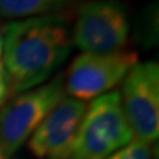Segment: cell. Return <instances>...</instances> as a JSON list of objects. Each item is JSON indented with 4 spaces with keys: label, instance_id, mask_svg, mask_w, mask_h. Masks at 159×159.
<instances>
[{
    "label": "cell",
    "instance_id": "6",
    "mask_svg": "<svg viewBox=\"0 0 159 159\" xmlns=\"http://www.w3.org/2000/svg\"><path fill=\"white\" fill-rule=\"evenodd\" d=\"M134 138L152 145L159 137V65L137 62L127 72L119 93Z\"/></svg>",
    "mask_w": 159,
    "mask_h": 159
},
{
    "label": "cell",
    "instance_id": "5",
    "mask_svg": "<svg viewBox=\"0 0 159 159\" xmlns=\"http://www.w3.org/2000/svg\"><path fill=\"white\" fill-rule=\"evenodd\" d=\"M137 62V52L126 49L103 54L81 53L69 66L64 90L78 101H92L121 84Z\"/></svg>",
    "mask_w": 159,
    "mask_h": 159
},
{
    "label": "cell",
    "instance_id": "2",
    "mask_svg": "<svg viewBox=\"0 0 159 159\" xmlns=\"http://www.w3.org/2000/svg\"><path fill=\"white\" fill-rule=\"evenodd\" d=\"M134 134L118 92H109L86 105L74 141L72 159H106L129 145Z\"/></svg>",
    "mask_w": 159,
    "mask_h": 159
},
{
    "label": "cell",
    "instance_id": "9",
    "mask_svg": "<svg viewBox=\"0 0 159 159\" xmlns=\"http://www.w3.org/2000/svg\"><path fill=\"white\" fill-rule=\"evenodd\" d=\"M9 96V86H8V80L6 70L3 68V64L0 61V109L6 103L7 98Z\"/></svg>",
    "mask_w": 159,
    "mask_h": 159
},
{
    "label": "cell",
    "instance_id": "1",
    "mask_svg": "<svg viewBox=\"0 0 159 159\" xmlns=\"http://www.w3.org/2000/svg\"><path fill=\"white\" fill-rule=\"evenodd\" d=\"M72 33L56 15L28 17L8 24L3 34L2 64L9 96L37 88L65 62L72 51Z\"/></svg>",
    "mask_w": 159,
    "mask_h": 159
},
{
    "label": "cell",
    "instance_id": "8",
    "mask_svg": "<svg viewBox=\"0 0 159 159\" xmlns=\"http://www.w3.org/2000/svg\"><path fill=\"white\" fill-rule=\"evenodd\" d=\"M106 159H154L150 143L134 138L129 145L114 151Z\"/></svg>",
    "mask_w": 159,
    "mask_h": 159
},
{
    "label": "cell",
    "instance_id": "3",
    "mask_svg": "<svg viewBox=\"0 0 159 159\" xmlns=\"http://www.w3.org/2000/svg\"><path fill=\"white\" fill-rule=\"evenodd\" d=\"M65 96L64 74L12 97L0 109V145L13 157Z\"/></svg>",
    "mask_w": 159,
    "mask_h": 159
},
{
    "label": "cell",
    "instance_id": "4",
    "mask_svg": "<svg viewBox=\"0 0 159 159\" xmlns=\"http://www.w3.org/2000/svg\"><path fill=\"white\" fill-rule=\"evenodd\" d=\"M129 33V16L121 2L90 0L78 9L72 41L82 53L103 54L122 51Z\"/></svg>",
    "mask_w": 159,
    "mask_h": 159
},
{
    "label": "cell",
    "instance_id": "7",
    "mask_svg": "<svg viewBox=\"0 0 159 159\" xmlns=\"http://www.w3.org/2000/svg\"><path fill=\"white\" fill-rule=\"evenodd\" d=\"M70 0H0V15L8 19L47 16L61 11Z\"/></svg>",
    "mask_w": 159,
    "mask_h": 159
},
{
    "label": "cell",
    "instance_id": "10",
    "mask_svg": "<svg viewBox=\"0 0 159 159\" xmlns=\"http://www.w3.org/2000/svg\"><path fill=\"white\" fill-rule=\"evenodd\" d=\"M0 159H13V157L8 155V154L6 152V150L3 148L2 145H0Z\"/></svg>",
    "mask_w": 159,
    "mask_h": 159
},
{
    "label": "cell",
    "instance_id": "11",
    "mask_svg": "<svg viewBox=\"0 0 159 159\" xmlns=\"http://www.w3.org/2000/svg\"><path fill=\"white\" fill-rule=\"evenodd\" d=\"M2 54H3V34L0 32V61H2Z\"/></svg>",
    "mask_w": 159,
    "mask_h": 159
}]
</instances>
